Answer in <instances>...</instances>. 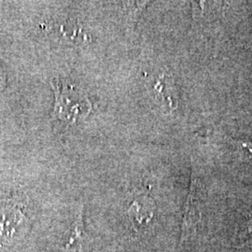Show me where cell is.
<instances>
[{
	"instance_id": "5",
	"label": "cell",
	"mask_w": 252,
	"mask_h": 252,
	"mask_svg": "<svg viewBox=\"0 0 252 252\" xmlns=\"http://www.w3.org/2000/svg\"><path fill=\"white\" fill-rule=\"evenodd\" d=\"M149 202H150L149 199H146V200L141 201V202L135 201V203L133 204V206H132L134 217H135V220H137V222H139V223L147 222L153 218V203H151L150 205H148L147 207H144Z\"/></svg>"
},
{
	"instance_id": "3",
	"label": "cell",
	"mask_w": 252,
	"mask_h": 252,
	"mask_svg": "<svg viewBox=\"0 0 252 252\" xmlns=\"http://www.w3.org/2000/svg\"><path fill=\"white\" fill-rule=\"evenodd\" d=\"M84 240L82 214L80 212L75 219L70 235L63 248V252H84Z\"/></svg>"
},
{
	"instance_id": "4",
	"label": "cell",
	"mask_w": 252,
	"mask_h": 252,
	"mask_svg": "<svg viewBox=\"0 0 252 252\" xmlns=\"http://www.w3.org/2000/svg\"><path fill=\"white\" fill-rule=\"evenodd\" d=\"M235 244L237 248L246 249L252 252V216L249 214L241 228L235 235Z\"/></svg>"
},
{
	"instance_id": "2",
	"label": "cell",
	"mask_w": 252,
	"mask_h": 252,
	"mask_svg": "<svg viewBox=\"0 0 252 252\" xmlns=\"http://www.w3.org/2000/svg\"><path fill=\"white\" fill-rule=\"evenodd\" d=\"M202 220V191L201 184L195 178H191L189 194L185 203V208L181 225L180 244L195 234Z\"/></svg>"
},
{
	"instance_id": "1",
	"label": "cell",
	"mask_w": 252,
	"mask_h": 252,
	"mask_svg": "<svg viewBox=\"0 0 252 252\" xmlns=\"http://www.w3.org/2000/svg\"><path fill=\"white\" fill-rule=\"evenodd\" d=\"M52 88L55 94L54 118L65 124H77L90 114L92 102L84 91L54 79Z\"/></svg>"
},
{
	"instance_id": "6",
	"label": "cell",
	"mask_w": 252,
	"mask_h": 252,
	"mask_svg": "<svg viewBox=\"0 0 252 252\" xmlns=\"http://www.w3.org/2000/svg\"><path fill=\"white\" fill-rule=\"evenodd\" d=\"M241 147L248 153V154L252 158V141L250 140H242L240 142Z\"/></svg>"
}]
</instances>
